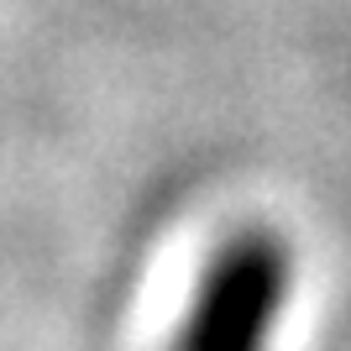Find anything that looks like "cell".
Returning a JSON list of instances; mask_svg holds the SVG:
<instances>
[{
  "label": "cell",
  "mask_w": 351,
  "mask_h": 351,
  "mask_svg": "<svg viewBox=\"0 0 351 351\" xmlns=\"http://www.w3.org/2000/svg\"><path fill=\"white\" fill-rule=\"evenodd\" d=\"M293 293V252L278 231H236L210 257L173 351H267Z\"/></svg>",
  "instance_id": "cell-1"
}]
</instances>
